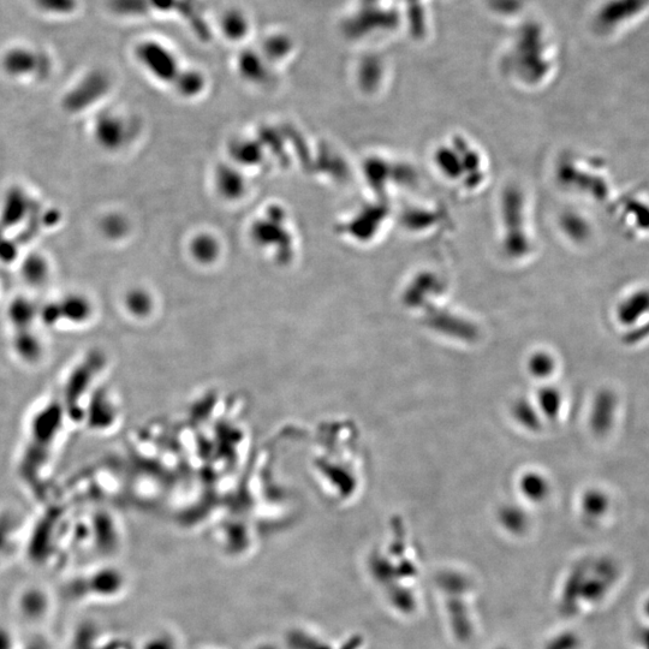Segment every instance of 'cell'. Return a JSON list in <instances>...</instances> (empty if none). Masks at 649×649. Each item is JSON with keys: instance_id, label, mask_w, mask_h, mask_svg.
Listing matches in <instances>:
<instances>
[{"instance_id": "cell-1", "label": "cell", "mask_w": 649, "mask_h": 649, "mask_svg": "<svg viewBox=\"0 0 649 649\" xmlns=\"http://www.w3.org/2000/svg\"><path fill=\"white\" fill-rule=\"evenodd\" d=\"M11 350L17 360H20L26 366H38L45 360L47 355V345L39 333L31 329L14 331Z\"/></svg>"}, {"instance_id": "cell-2", "label": "cell", "mask_w": 649, "mask_h": 649, "mask_svg": "<svg viewBox=\"0 0 649 649\" xmlns=\"http://www.w3.org/2000/svg\"><path fill=\"white\" fill-rule=\"evenodd\" d=\"M648 5L649 0H611L601 9L598 25L604 31H611L621 23L639 15Z\"/></svg>"}, {"instance_id": "cell-3", "label": "cell", "mask_w": 649, "mask_h": 649, "mask_svg": "<svg viewBox=\"0 0 649 649\" xmlns=\"http://www.w3.org/2000/svg\"><path fill=\"white\" fill-rule=\"evenodd\" d=\"M44 56L27 47L17 46L5 52L2 58L3 69L14 77L27 76L38 70Z\"/></svg>"}, {"instance_id": "cell-4", "label": "cell", "mask_w": 649, "mask_h": 649, "mask_svg": "<svg viewBox=\"0 0 649 649\" xmlns=\"http://www.w3.org/2000/svg\"><path fill=\"white\" fill-rule=\"evenodd\" d=\"M58 307L62 308V312L55 314L56 323L59 320V317H65L68 319V323L74 326L80 324H86L88 320V306L81 297L71 296L67 297L61 303H58Z\"/></svg>"}, {"instance_id": "cell-5", "label": "cell", "mask_w": 649, "mask_h": 649, "mask_svg": "<svg viewBox=\"0 0 649 649\" xmlns=\"http://www.w3.org/2000/svg\"><path fill=\"white\" fill-rule=\"evenodd\" d=\"M35 7L45 14L67 16L75 13L77 0H33Z\"/></svg>"}, {"instance_id": "cell-6", "label": "cell", "mask_w": 649, "mask_h": 649, "mask_svg": "<svg viewBox=\"0 0 649 649\" xmlns=\"http://www.w3.org/2000/svg\"><path fill=\"white\" fill-rule=\"evenodd\" d=\"M613 404H615V401H613V397L609 392H606V394L599 397L597 406L603 410L600 412V410L594 409L593 420L594 426L597 427L595 430L606 431L607 428L610 427L612 422Z\"/></svg>"}, {"instance_id": "cell-7", "label": "cell", "mask_w": 649, "mask_h": 649, "mask_svg": "<svg viewBox=\"0 0 649 649\" xmlns=\"http://www.w3.org/2000/svg\"><path fill=\"white\" fill-rule=\"evenodd\" d=\"M146 649H172V643L166 639H154L148 643Z\"/></svg>"}]
</instances>
